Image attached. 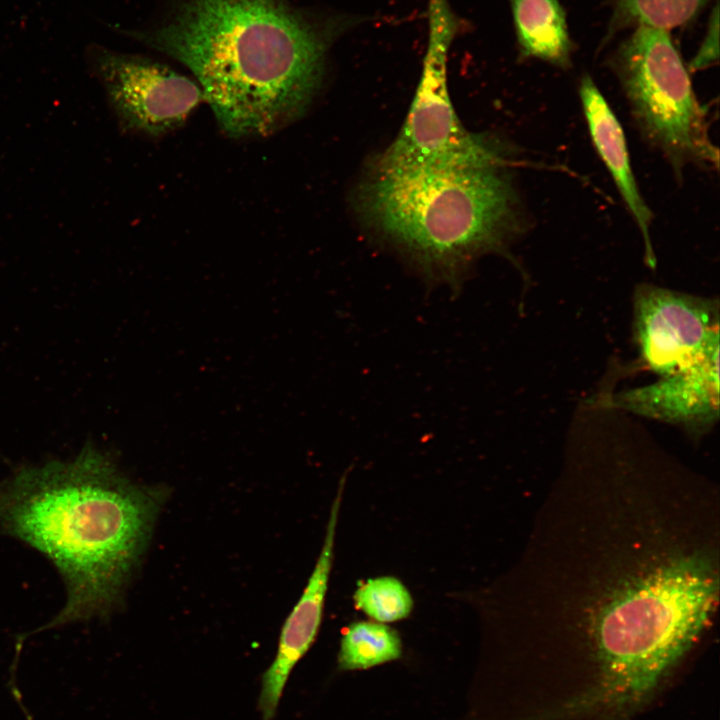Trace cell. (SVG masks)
Wrapping results in <instances>:
<instances>
[{
  "instance_id": "6da1fadb",
  "label": "cell",
  "mask_w": 720,
  "mask_h": 720,
  "mask_svg": "<svg viewBox=\"0 0 720 720\" xmlns=\"http://www.w3.org/2000/svg\"><path fill=\"white\" fill-rule=\"evenodd\" d=\"M658 497L604 487L577 495V506L571 498L573 529L545 562L559 586L545 595L555 602L544 615L575 616L583 628L598 675L578 701L606 719L630 717L655 696L716 602L712 535L693 534L683 510Z\"/></svg>"
},
{
  "instance_id": "7a4b0ae2",
  "label": "cell",
  "mask_w": 720,
  "mask_h": 720,
  "mask_svg": "<svg viewBox=\"0 0 720 720\" xmlns=\"http://www.w3.org/2000/svg\"><path fill=\"white\" fill-rule=\"evenodd\" d=\"M349 25L289 0H174L160 24L130 34L187 67L222 132L244 139L304 116Z\"/></svg>"
},
{
  "instance_id": "3957f363",
  "label": "cell",
  "mask_w": 720,
  "mask_h": 720,
  "mask_svg": "<svg viewBox=\"0 0 720 720\" xmlns=\"http://www.w3.org/2000/svg\"><path fill=\"white\" fill-rule=\"evenodd\" d=\"M164 500L85 448L69 461L25 466L0 482V529L45 555L66 588L38 630L106 616L119 604Z\"/></svg>"
},
{
  "instance_id": "277c9868",
  "label": "cell",
  "mask_w": 720,
  "mask_h": 720,
  "mask_svg": "<svg viewBox=\"0 0 720 720\" xmlns=\"http://www.w3.org/2000/svg\"><path fill=\"white\" fill-rule=\"evenodd\" d=\"M360 222L430 285L457 293L482 256L527 228L510 167L380 169L353 196Z\"/></svg>"
},
{
  "instance_id": "5b68a950",
  "label": "cell",
  "mask_w": 720,
  "mask_h": 720,
  "mask_svg": "<svg viewBox=\"0 0 720 720\" xmlns=\"http://www.w3.org/2000/svg\"><path fill=\"white\" fill-rule=\"evenodd\" d=\"M608 58L642 139L660 152L680 181L685 168L718 170L708 112L670 31L632 28Z\"/></svg>"
},
{
  "instance_id": "8992f818",
  "label": "cell",
  "mask_w": 720,
  "mask_h": 720,
  "mask_svg": "<svg viewBox=\"0 0 720 720\" xmlns=\"http://www.w3.org/2000/svg\"><path fill=\"white\" fill-rule=\"evenodd\" d=\"M429 35L423 69L407 117L396 138L370 166L511 167L512 155L495 137L468 131L454 110L447 80L450 45L462 23L447 0H428Z\"/></svg>"
},
{
  "instance_id": "52a82bcc",
  "label": "cell",
  "mask_w": 720,
  "mask_h": 720,
  "mask_svg": "<svg viewBox=\"0 0 720 720\" xmlns=\"http://www.w3.org/2000/svg\"><path fill=\"white\" fill-rule=\"evenodd\" d=\"M92 64L120 127L130 133L165 136L204 101L196 81L142 55L99 49Z\"/></svg>"
},
{
  "instance_id": "ba28073f",
  "label": "cell",
  "mask_w": 720,
  "mask_h": 720,
  "mask_svg": "<svg viewBox=\"0 0 720 720\" xmlns=\"http://www.w3.org/2000/svg\"><path fill=\"white\" fill-rule=\"evenodd\" d=\"M713 301L641 285L634 299V330L641 360L660 376L683 370L719 348Z\"/></svg>"
},
{
  "instance_id": "9c48e42d",
  "label": "cell",
  "mask_w": 720,
  "mask_h": 720,
  "mask_svg": "<svg viewBox=\"0 0 720 720\" xmlns=\"http://www.w3.org/2000/svg\"><path fill=\"white\" fill-rule=\"evenodd\" d=\"M340 480L326 527L323 545L307 585L281 629L276 656L264 672L258 708L263 720H272L288 677L313 644L323 616L332 568L336 528L345 487Z\"/></svg>"
},
{
  "instance_id": "30bf717a",
  "label": "cell",
  "mask_w": 720,
  "mask_h": 720,
  "mask_svg": "<svg viewBox=\"0 0 720 720\" xmlns=\"http://www.w3.org/2000/svg\"><path fill=\"white\" fill-rule=\"evenodd\" d=\"M718 359L719 348L653 384L618 394L614 402L633 413L702 432L719 414Z\"/></svg>"
},
{
  "instance_id": "8fae6325",
  "label": "cell",
  "mask_w": 720,
  "mask_h": 720,
  "mask_svg": "<svg viewBox=\"0 0 720 720\" xmlns=\"http://www.w3.org/2000/svg\"><path fill=\"white\" fill-rule=\"evenodd\" d=\"M578 93L593 146L641 232L646 261L653 267L655 256L650 228L654 215L638 187L623 128L589 74L580 79Z\"/></svg>"
},
{
  "instance_id": "7c38bea8",
  "label": "cell",
  "mask_w": 720,
  "mask_h": 720,
  "mask_svg": "<svg viewBox=\"0 0 720 720\" xmlns=\"http://www.w3.org/2000/svg\"><path fill=\"white\" fill-rule=\"evenodd\" d=\"M520 59L572 66L575 44L560 0H509Z\"/></svg>"
},
{
  "instance_id": "4fadbf2b",
  "label": "cell",
  "mask_w": 720,
  "mask_h": 720,
  "mask_svg": "<svg viewBox=\"0 0 720 720\" xmlns=\"http://www.w3.org/2000/svg\"><path fill=\"white\" fill-rule=\"evenodd\" d=\"M711 0H608L611 10L604 43L615 34L648 26L670 31L693 21Z\"/></svg>"
},
{
  "instance_id": "5bb4252c",
  "label": "cell",
  "mask_w": 720,
  "mask_h": 720,
  "mask_svg": "<svg viewBox=\"0 0 720 720\" xmlns=\"http://www.w3.org/2000/svg\"><path fill=\"white\" fill-rule=\"evenodd\" d=\"M402 643L396 630L376 621L352 623L343 634L338 654L342 670H362L401 657Z\"/></svg>"
},
{
  "instance_id": "9a60e30c",
  "label": "cell",
  "mask_w": 720,
  "mask_h": 720,
  "mask_svg": "<svg viewBox=\"0 0 720 720\" xmlns=\"http://www.w3.org/2000/svg\"><path fill=\"white\" fill-rule=\"evenodd\" d=\"M356 607L373 621L391 623L407 618L413 598L396 577L380 576L361 582L353 595Z\"/></svg>"
},
{
  "instance_id": "2e32d148",
  "label": "cell",
  "mask_w": 720,
  "mask_h": 720,
  "mask_svg": "<svg viewBox=\"0 0 720 720\" xmlns=\"http://www.w3.org/2000/svg\"><path fill=\"white\" fill-rule=\"evenodd\" d=\"M719 5L716 1L708 20L704 38L687 65L691 73L706 70L719 61Z\"/></svg>"
}]
</instances>
